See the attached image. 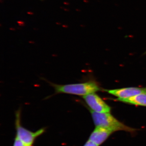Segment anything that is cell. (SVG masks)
Returning a JSON list of instances; mask_svg holds the SVG:
<instances>
[{
    "label": "cell",
    "instance_id": "obj_6",
    "mask_svg": "<svg viewBox=\"0 0 146 146\" xmlns=\"http://www.w3.org/2000/svg\"><path fill=\"white\" fill-rule=\"evenodd\" d=\"M113 132L105 128L96 127L89 136V140L100 146L104 143Z\"/></svg>",
    "mask_w": 146,
    "mask_h": 146
},
{
    "label": "cell",
    "instance_id": "obj_7",
    "mask_svg": "<svg viewBox=\"0 0 146 146\" xmlns=\"http://www.w3.org/2000/svg\"><path fill=\"white\" fill-rule=\"evenodd\" d=\"M115 100L134 105L146 106V93H142L129 98H117Z\"/></svg>",
    "mask_w": 146,
    "mask_h": 146
},
{
    "label": "cell",
    "instance_id": "obj_8",
    "mask_svg": "<svg viewBox=\"0 0 146 146\" xmlns=\"http://www.w3.org/2000/svg\"><path fill=\"white\" fill-rule=\"evenodd\" d=\"M13 146H28L26 144L23 143L20 139L17 138L16 136L14 139Z\"/></svg>",
    "mask_w": 146,
    "mask_h": 146
},
{
    "label": "cell",
    "instance_id": "obj_9",
    "mask_svg": "<svg viewBox=\"0 0 146 146\" xmlns=\"http://www.w3.org/2000/svg\"><path fill=\"white\" fill-rule=\"evenodd\" d=\"M83 146H99L97 145V144H95V143L91 142V141L88 140L87 142L85 143L84 145Z\"/></svg>",
    "mask_w": 146,
    "mask_h": 146
},
{
    "label": "cell",
    "instance_id": "obj_3",
    "mask_svg": "<svg viewBox=\"0 0 146 146\" xmlns=\"http://www.w3.org/2000/svg\"><path fill=\"white\" fill-rule=\"evenodd\" d=\"M15 127L16 136L28 146H33L35 139L45 131V128H42L33 132L24 127L21 124V110L19 109L15 113Z\"/></svg>",
    "mask_w": 146,
    "mask_h": 146
},
{
    "label": "cell",
    "instance_id": "obj_4",
    "mask_svg": "<svg viewBox=\"0 0 146 146\" xmlns=\"http://www.w3.org/2000/svg\"><path fill=\"white\" fill-rule=\"evenodd\" d=\"M90 110L99 113L110 112L111 108L101 98L95 93L83 96Z\"/></svg>",
    "mask_w": 146,
    "mask_h": 146
},
{
    "label": "cell",
    "instance_id": "obj_5",
    "mask_svg": "<svg viewBox=\"0 0 146 146\" xmlns=\"http://www.w3.org/2000/svg\"><path fill=\"white\" fill-rule=\"evenodd\" d=\"M108 94L117 97L119 99H127L142 94L146 93V87H127L121 89L104 90Z\"/></svg>",
    "mask_w": 146,
    "mask_h": 146
},
{
    "label": "cell",
    "instance_id": "obj_1",
    "mask_svg": "<svg viewBox=\"0 0 146 146\" xmlns=\"http://www.w3.org/2000/svg\"><path fill=\"white\" fill-rule=\"evenodd\" d=\"M50 84L54 88L56 94H68L82 96L95 93L101 89L98 83L94 81L64 85L54 83Z\"/></svg>",
    "mask_w": 146,
    "mask_h": 146
},
{
    "label": "cell",
    "instance_id": "obj_10",
    "mask_svg": "<svg viewBox=\"0 0 146 146\" xmlns=\"http://www.w3.org/2000/svg\"></svg>",
    "mask_w": 146,
    "mask_h": 146
},
{
    "label": "cell",
    "instance_id": "obj_2",
    "mask_svg": "<svg viewBox=\"0 0 146 146\" xmlns=\"http://www.w3.org/2000/svg\"><path fill=\"white\" fill-rule=\"evenodd\" d=\"M89 110L96 127L105 128L114 132L119 131H123L133 133L137 130L136 129L128 126L121 122L110 112L99 113L90 110Z\"/></svg>",
    "mask_w": 146,
    "mask_h": 146
}]
</instances>
